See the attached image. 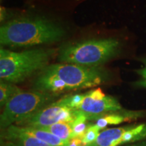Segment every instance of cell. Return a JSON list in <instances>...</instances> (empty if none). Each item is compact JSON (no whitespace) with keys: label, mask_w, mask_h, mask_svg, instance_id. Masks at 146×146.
<instances>
[{"label":"cell","mask_w":146,"mask_h":146,"mask_svg":"<svg viewBox=\"0 0 146 146\" xmlns=\"http://www.w3.org/2000/svg\"><path fill=\"white\" fill-rule=\"evenodd\" d=\"M65 34L60 25L45 18H18L0 27V43L11 47L50 44L60 41Z\"/></svg>","instance_id":"cell-2"},{"label":"cell","mask_w":146,"mask_h":146,"mask_svg":"<svg viewBox=\"0 0 146 146\" xmlns=\"http://www.w3.org/2000/svg\"><path fill=\"white\" fill-rule=\"evenodd\" d=\"M133 146H145V145H133Z\"/></svg>","instance_id":"cell-20"},{"label":"cell","mask_w":146,"mask_h":146,"mask_svg":"<svg viewBox=\"0 0 146 146\" xmlns=\"http://www.w3.org/2000/svg\"><path fill=\"white\" fill-rule=\"evenodd\" d=\"M141 62L142 66L135 70L137 74L139 76V78L133 84L137 87L146 89V58L141 59Z\"/></svg>","instance_id":"cell-17"},{"label":"cell","mask_w":146,"mask_h":146,"mask_svg":"<svg viewBox=\"0 0 146 146\" xmlns=\"http://www.w3.org/2000/svg\"><path fill=\"white\" fill-rule=\"evenodd\" d=\"M17 129L21 132L34 137L37 139L45 142L52 146H65L68 141H64L55 136L52 133L37 127H20L16 125Z\"/></svg>","instance_id":"cell-10"},{"label":"cell","mask_w":146,"mask_h":146,"mask_svg":"<svg viewBox=\"0 0 146 146\" xmlns=\"http://www.w3.org/2000/svg\"><path fill=\"white\" fill-rule=\"evenodd\" d=\"M78 112V111H77ZM89 120L83 113L78 112L77 116L72 123V138H81L91 125Z\"/></svg>","instance_id":"cell-15"},{"label":"cell","mask_w":146,"mask_h":146,"mask_svg":"<svg viewBox=\"0 0 146 146\" xmlns=\"http://www.w3.org/2000/svg\"><path fill=\"white\" fill-rule=\"evenodd\" d=\"M57 96L39 91H22L9 100L0 116V127L4 129L21 123L55 102Z\"/></svg>","instance_id":"cell-5"},{"label":"cell","mask_w":146,"mask_h":146,"mask_svg":"<svg viewBox=\"0 0 146 146\" xmlns=\"http://www.w3.org/2000/svg\"><path fill=\"white\" fill-rule=\"evenodd\" d=\"M8 12H7L6 9L4 7H1L0 8V19H1V22L4 21L6 18L8 17Z\"/></svg>","instance_id":"cell-19"},{"label":"cell","mask_w":146,"mask_h":146,"mask_svg":"<svg viewBox=\"0 0 146 146\" xmlns=\"http://www.w3.org/2000/svg\"><path fill=\"white\" fill-rule=\"evenodd\" d=\"M122 43L116 38L93 39L61 47L58 59L61 63L100 66L120 54Z\"/></svg>","instance_id":"cell-4"},{"label":"cell","mask_w":146,"mask_h":146,"mask_svg":"<svg viewBox=\"0 0 146 146\" xmlns=\"http://www.w3.org/2000/svg\"><path fill=\"white\" fill-rule=\"evenodd\" d=\"M0 146H52L34 137L21 132L12 125L1 129Z\"/></svg>","instance_id":"cell-8"},{"label":"cell","mask_w":146,"mask_h":146,"mask_svg":"<svg viewBox=\"0 0 146 146\" xmlns=\"http://www.w3.org/2000/svg\"><path fill=\"white\" fill-rule=\"evenodd\" d=\"M146 137V124L130 125L123 137V144L130 143Z\"/></svg>","instance_id":"cell-13"},{"label":"cell","mask_w":146,"mask_h":146,"mask_svg":"<svg viewBox=\"0 0 146 146\" xmlns=\"http://www.w3.org/2000/svg\"><path fill=\"white\" fill-rule=\"evenodd\" d=\"M74 110L85 114L89 120H96L104 115L123 111V108L117 99L98 88L76 94Z\"/></svg>","instance_id":"cell-6"},{"label":"cell","mask_w":146,"mask_h":146,"mask_svg":"<svg viewBox=\"0 0 146 146\" xmlns=\"http://www.w3.org/2000/svg\"><path fill=\"white\" fill-rule=\"evenodd\" d=\"M22 91L23 90L21 89H20L15 85H13V83L1 81L0 82V106H1V108H4L9 100Z\"/></svg>","instance_id":"cell-14"},{"label":"cell","mask_w":146,"mask_h":146,"mask_svg":"<svg viewBox=\"0 0 146 146\" xmlns=\"http://www.w3.org/2000/svg\"><path fill=\"white\" fill-rule=\"evenodd\" d=\"M54 49H35L16 52L0 49V78L10 83H21L48 66Z\"/></svg>","instance_id":"cell-3"},{"label":"cell","mask_w":146,"mask_h":146,"mask_svg":"<svg viewBox=\"0 0 146 146\" xmlns=\"http://www.w3.org/2000/svg\"><path fill=\"white\" fill-rule=\"evenodd\" d=\"M72 123H58L47 127L37 128L52 133L63 141H69L72 139Z\"/></svg>","instance_id":"cell-12"},{"label":"cell","mask_w":146,"mask_h":146,"mask_svg":"<svg viewBox=\"0 0 146 146\" xmlns=\"http://www.w3.org/2000/svg\"><path fill=\"white\" fill-rule=\"evenodd\" d=\"M129 126L111 128L102 131L97 139L86 146H118L123 144V137Z\"/></svg>","instance_id":"cell-9"},{"label":"cell","mask_w":146,"mask_h":146,"mask_svg":"<svg viewBox=\"0 0 146 146\" xmlns=\"http://www.w3.org/2000/svg\"><path fill=\"white\" fill-rule=\"evenodd\" d=\"M65 146H86L83 143L81 138H72L70 141H68Z\"/></svg>","instance_id":"cell-18"},{"label":"cell","mask_w":146,"mask_h":146,"mask_svg":"<svg viewBox=\"0 0 146 146\" xmlns=\"http://www.w3.org/2000/svg\"><path fill=\"white\" fill-rule=\"evenodd\" d=\"M111 73L102 66H87L69 63L48 65L39 72L34 90L58 94L99 86L110 79Z\"/></svg>","instance_id":"cell-1"},{"label":"cell","mask_w":146,"mask_h":146,"mask_svg":"<svg viewBox=\"0 0 146 146\" xmlns=\"http://www.w3.org/2000/svg\"><path fill=\"white\" fill-rule=\"evenodd\" d=\"M141 112H120L110 113L96 120V125L100 130L104 129L108 125H116L123 123L129 119L137 118L141 115Z\"/></svg>","instance_id":"cell-11"},{"label":"cell","mask_w":146,"mask_h":146,"mask_svg":"<svg viewBox=\"0 0 146 146\" xmlns=\"http://www.w3.org/2000/svg\"><path fill=\"white\" fill-rule=\"evenodd\" d=\"M100 129L98 127L96 124L91 125L87 129L86 132L83 135V136L81 138L82 141L85 145L92 143L97 139L100 133Z\"/></svg>","instance_id":"cell-16"},{"label":"cell","mask_w":146,"mask_h":146,"mask_svg":"<svg viewBox=\"0 0 146 146\" xmlns=\"http://www.w3.org/2000/svg\"><path fill=\"white\" fill-rule=\"evenodd\" d=\"M78 112L56 103L51 104L35 114L15 125L20 127H43L58 123H72Z\"/></svg>","instance_id":"cell-7"}]
</instances>
